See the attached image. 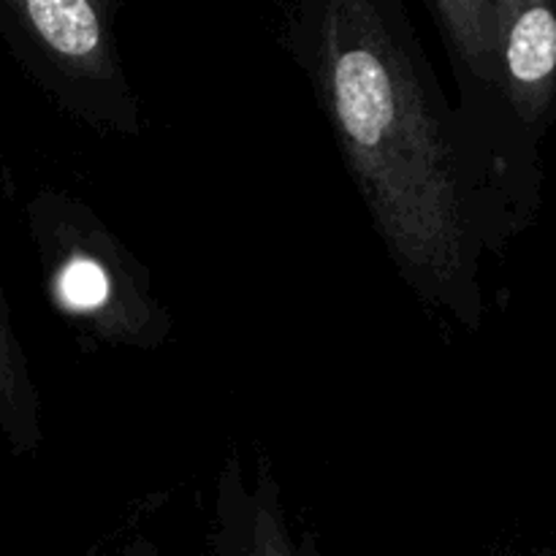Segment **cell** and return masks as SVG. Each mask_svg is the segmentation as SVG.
I'll return each instance as SVG.
<instances>
[{
  "mask_svg": "<svg viewBox=\"0 0 556 556\" xmlns=\"http://www.w3.org/2000/svg\"><path fill=\"white\" fill-rule=\"evenodd\" d=\"M309 68L369 215L413 291L476 324V231L454 136L394 5L331 0Z\"/></svg>",
  "mask_w": 556,
  "mask_h": 556,
  "instance_id": "obj_1",
  "label": "cell"
},
{
  "mask_svg": "<svg viewBox=\"0 0 556 556\" xmlns=\"http://www.w3.org/2000/svg\"><path fill=\"white\" fill-rule=\"evenodd\" d=\"M5 11L22 41L33 47L49 76L65 87L71 106L103 123L123 125L134 112L114 54L103 5L90 0H22Z\"/></svg>",
  "mask_w": 556,
  "mask_h": 556,
  "instance_id": "obj_2",
  "label": "cell"
},
{
  "mask_svg": "<svg viewBox=\"0 0 556 556\" xmlns=\"http://www.w3.org/2000/svg\"><path fill=\"white\" fill-rule=\"evenodd\" d=\"M54 291L65 309L87 315L123 340L144 331V320L125 307L134 291L125 288L123 250L98 226L81 228V237L65 244L63 261L54 266Z\"/></svg>",
  "mask_w": 556,
  "mask_h": 556,
  "instance_id": "obj_3",
  "label": "cell"
},
{
  "mask_svg": "<svg viewBox=\"0 0 556 556\" xmlns=\"http://www.w3.org/2000/svg\"><path fill=\"white\" fill-rule=\"evenodd\" d=\"M497 85L525 119H538L556 90V11L548 3H503Z\"/></svg>",
  "mask_w": 556,
  "mask_h": 556,
  "instance_id": "obj_4",
  "label": "cell"
},
{
  "mask_svg": "<svg viewBox=\"0 0 556 556\" xmlns=\"http://www.w3.org/2000/svg\"><path fill=\"white\" fill-rule=\"evenodd\" d=\"M0 432L20 451L36 448L41 440L36 386L27 372L25 353L16 340L3 293H0Z\"/></svg>",
  "mask_w": 556,
  "mask_h": 556,
  "instance_id": "obj_5",
  "label": "cell"
},
{
  "mask_svg": "<svg viewBox=\"0 0 556 556\" xmlns=\"http://www.w3.org/2000/svg\"><path fill=\"white\" fill-rule=\"evenodd\" d=\"M253 521H250V546L248 556H291L286 530L280 519H275L271 508L253 505Z\"/></svg>",
  "mask_w": 556,
  "mask_h": 556,
  "instance_id": "obj_6",
  "label": "cell"
}]
</instances>
